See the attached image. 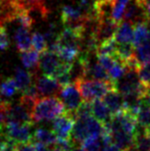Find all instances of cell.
<instances>
[{"label":"cell","instance_id":"cell-1","mask_svg":"<svg viewBox=\"0 0 150 151\" xmlns=\"http://www.w3.org/2000/svg\"><path fill=\"white\" fill-rule=\"evenodd\" d=\"M78 86L84 102L92 103L104 98L109 92L117 90L116 81H102L80 78L74 81Z\"/></svg>","mask_w":150,"mask_h":151},{"label":"cell","instance_id":"cell-2","mask_svg":"<svg viewBox=\"0 0 150 151\" xmlns=\"http://www.w3.org/2000/svg\"><path fill=\"white\" fill-rule=\"evenodd\" d=\"M65 111L62 101L57 97L38 98L33 107V121L34 122L55 121Z\"/></svg>","mask_w":150,"mask_h":151},{"label":"cell","instance_id":"cell-3","mask_svg":"<svg viewBox=\"0 0 150 151\" xmlns=\"http://www.w3.org/2000/svg\"><path fill=\"white\" fill-rule=\"evenodd\" d=\"M60 100L64 105L66 112L73 115H76L77 111L84 102L80 90L75 82L62 87L60 93Z\"/></svg>","mask_w":150,"mask_h":151},{"label":"cell","instance_id":"cell-4","mask_svg":"<svg viewBox=\"0 0 150 151\" xmlns=\"http://www.w3.org/2000/svg\"><path fill=\"white\" fill-rule=\"evenodd\" d=\"M32 124H17V122H8L5 128V135L8 141L14 145L25 144L33 141L34 135L31 133Z\"/></svg>","mask_w":150,"mask_h":151},{"label":"cell","instance_id":"cell-5","mask_svg":"<svg viewBox=\"0 0 150 151\" xmlns=\"http://www.w3.org/2000/svg\"><path fill=\"white\" fill-rule=\"evenodd\" d=\"M76 124L75 115L65 111L64 114L54 121L52 128L58 140H71L72 132Z\"/></svg>","mask_w":150,"mask_h":151},{"label":"cell","instance_id":"cell-6","mask_svg":"<svg viewBox=\"0 0 150 151\" xmlns=\"http://www.w3.org/2000/svg\"><path fill=\"white\" fill-rule=\"evenodd\" d=\"M120 24L121 23L115 21L113 18L98 20L94 33V35L97 39L98 45L102 44V43L106 41L115 39V35Z\"/></svg>","mask_w":150,"mask_h":151},{"label":"cell","instance_id":"cell-7","mask_svg":"<svg viewBox=\"0 0 150 151\" xmlns=\"http://www.w3.org/2000/svg\"><path fill=\"white\" fill-rule=\"evenodd\" d=\"M62 61L56 53H53L47 50L40 55V61H39V67L44 76L56 78L57 75L60 72L61 68Z\"/></svg>","mask_w":150,"mask_h":151},{"label":"cell","instance_id":"cell-8","mask_svg":"<svg viewBox=\"0 0 150 151\" xmlns=\"http://www.w3.org/2000/svg\"><path fill=\"white\" fill-rule=\"evenodd\" d=\"M34 84L38 94L43 97H55V95L60 94L62 89L61 85L55 78L47 77L42 75L41 77H34Z\"/></svg>","mask_w":150,"mask_h":151},{"label":"cell","instance_id":"cell-9","mask_svg":"<svg viewBox=\"0 0 150 151\" xmlns=\"http://www.w3.org/2000/svg\"><path fill=\"white\" fill-rule=\"evenodd\" d=\"M113 144L121 151H131L135 148V136L126 133L122 129L112 133Z\"/></svg>","mask_w":150,"mask_h":151},{"label":"cell","instance_id":"cell-10","mask_svg":"<svg viewBox=\"0 0 150 151\" xmlns=\"http://www.w3.org/2000/svg\"><path fill=\"white\" fill-rule=\"evenodd\" d=\"M103 102L108 107V109L111 111L113 116L124 110L123 97L118 90H113L109 92L103 98Z\"/></svg>","mask_w":150,"mask_h":151},{"label":"cell","instance_id":"cell-11","mask_svg":"<svg viewBox=\"0 0 150 151\" xmlns=\"http://www.w3.org/2000/svg\"><path fill=\"white\" fill-rule=\"evenodd\" d=\"M92 107V115L98 122H100L102 124H106L111 122L113 115L111 111L108 109V107L103 102V101L98 100L91 103Z\"/></svg>","mask_w":150,"mask_h":151},{"label":"cell","instance_id":"cell-12","mask_svg":"<svg viewBox=\"0 0 150 151\" xmlns=\"http://www.w3.org/2000/svg\"><path fill=\"white\" fill-rule=\"evenodd\" d=\"M14 41L17 50L23 53L28 50H31L32 47V35L29 29L18 27L14 34Z\"/></svg>","mask_w":150,"mask_h":151},{"label":"cell","instance_id":"cell-13","mask_svg":"<svg viewBox=\"0 0 150 151\" xmlns=\"http://www.w3.org/2000/svg\"><path fill=\"white\" fill-rule=\"evenodd\" d=\"M150 31L148 28V23H139L134 26V37L132 44L135 48L143 46L149 41Z\"/></svg>","mask_w":150,"mask_h":151},{"label":"cell","instance_id":"cell-14","mask_svg":"<svg viewBox=\"0 0 150 151\" xmlns=\"http://www.w3.org/2000/svg\"><path fill=\"white\" fill-rule=\"evenodd\" d=\"M134 37V26L129 22L122 21L115 35V40L118 44H126L132 43Z\"/></svg>","mask_w":150,"mask_h":151},{"label":"cell","instance_id":"cell-15","mask_svg":"<svg viewBox=\"0 0 150 151\" xmlns=\"http://www.w3.org/2000/svg\"><path fill=\"white\" fill-rule=\"evenodd\" d=\"M35 77V74H32L25 69L17 68L15 70L14 74V81L17 82V85L18 87V90L25 91L28 87H30L34 83V79Z\"/></svg>","mask_w":150,"mask_h":151},{"label":"cell","instance_id":"cell-16","mask_svg":"<svg viewBox=\"0 0 150 151\" xmlns=\"http://www.w3.org/2000/svg\"><path fill=\"white\" fill-rule=\"evenodd\" d=\"M34 140L35 142H40L47 146H54L57 144L58 139L56 134L53 132V130H48L44 128H38L34 133Z\"/></svg>","mask_w":150,"mask_h":151},{"label":"cell","instance_id":"cell-17","mask_svg":"<svg viewBox=\"0 0 150 151\" xmlns=\"http://www.w3.org/2000/svg\"><path fill=\"white\" fill-rule=\"evenodd\" d=\"M40 54L35 50H28L26 52L21 53V62L23 66L26 69H30L33 71V73L35 74V71L37 69V66L39 65L40 61Z\"/></svg>","mask_w":150,"mask_h":151},{"label":"cell","instance_id":"cell-18","mask_svg":"<svg viewBox=\"0 0 150 151\" xmlns=\"http://www.w3.org/2000/svg\"><path fill=\"white\" fill-rule=\"evenodd\" d=\"M137 122L141 128L146 130L150 127V104L146 101H143L137 113Z\"/></svg>","mask_w":150,"mask_h":151},{"label":"cell","instance_id":"cell-19","mask_svg":"<svg viewBox=\"0 0 150 151\" xmlns=\"http://www.w3.org/2000/svg\"><path fill=\"white\" fill-rule=\"evenodd\" d=\"M135 150L136 151H150V135L146 130L138 131L135 135Z\"/></svg>","mask_w":150,"mask_h":151},{"label":"cell","instance_id":"cell-20","mask_svg":"<svg viewBox=\"0 0 150 151\" xmlns=\"http://www.w3.org/2000/svg\"><path fill=\"white\" fill-rule=\"evenodd\" d=\"M118 46H119V44H118L115 39H112V40L106 41L102 43V44H100L96 52L97 57L98 55H110V57L116 58Z\"/></svg>","mask_w":150,"mask_h":151},{"label":"cell","instance_id":"cell-21","mask_svg":"<svg viewBox=\"0 0 150 151\" xmlns=\"http://www.w3.org/2000/svg\"><path fill=\"white\" fill-rule=\"evenodd\" d=\"M32 47L33 49L38 52L39 54H42L46 52L49 48L48 42H47L45 35L38 32H34L32 35Z\"/></svg>","mask_w":150,"mask_h":151},{"label":"cell","instance_id":"cell-22","mask_svg":"<svg viewBox=\"0 0 150 151\" xmlns=\"http://www.w3.org/2000/svg\"><path fill=\"white\" fill-rule=\"evenodd\" d=\"M18 87L14 78H7L0 83V96L4 98H11L17 93Z\"/></svg>","mask_w":150,"mask_h":151},{"label":"cell","instance_id":"cell-23","mask_svg":"<svg viewBox=\"0 0 150 151\" xmlns=\"http://www.w3.org/2000/svg\"><path fill=\"white\" fill-rule=\"evenodd\" d=\"M138 76L141 82L148 88L150 87V63L147 64H141L137 70Z\"/></svg>","mask_w":150,"mask_h":151},{"label":"cell","instance_id":"cell-24","mask_svg":"<svg viewBox=\"0 0 150 151\" xmlns=\"http://www.w3.org/2000/svg\"><path fill=\"white\" fill-rule=\"evenodd\" d=\"M11 103L0 101V132L6 128L8 124V113H9Z\"/></svg>","mask_w":150,"mask_h":151},{"label":"cell","instance_id":"cell-25","mask_svg":"<svg viewBox=\"0 0 150 151\" xmlns=\"http://www.w3.org/2000/svg\"><path fill=\"white\" fill-rule=\"evenodd\" d=\"M97 58H97L98 61L100 62V64L103 67L107 72H109V71L119 62V60H118L116 58L110 57V55H98Z\"/></svg>","mask_w":150,"mask_h":151},{"label":"cell","instance_id":"cell-26","mask_svg":"<svg viewBox=\"0 0 150 151\" xmlns=\"http://www.w3.org/2000/svg\"><path fill=\"white\" fill-rule=\"evenodd\" d=\"M84 151H101L100 138H88L81 145Z\"/></svg>","mask_w":150,"mask_h":151},{"label":"cell","instance_id":"cell-27","mask_svg":"<svg viewBox=\"0 0 150 151\" xmlns=\"http://www.w3.org/2000/svg\"><path fill=\"white\" fill-rule=\"evenodd\" d=\"M10 40L4 26L0 27V52H4L9 48Z\"/></svg>","mask_w":150,"mask_h":151},{"label":"cell","instance_id":"cell-28","mask_svg":"<svg viewBox=\"0 0 150 151\" xmlns=\"http://www.w3.org/2000/svg\"><path fill=\"white\" fill-rule=\"evenodd\" d=\"M15 151H35L34 144H32V142H30L15 145Z\"/></svg>","mask_w":150,"mask_h":151},{"label":"cell","instance_id":"cell-29","mask_svg":"<svg viewBox=\"0 0 150 151\" xmlns=\"http://www.w3.org/2000/svg\"><path fill=\"white\" fill-rule=\"evenodd\" d=\"M8 142H9V141H8V139L6 137L5 132L1 131V132H0V151L5 150V148L8 145Z\"/></svg>","mask_w":150,"mask_h":151},{"label":"cell","instance_id":"cell-30","mask_svg":"<svg viewBox=\"0 0 150 151\" xmlns=\"http://www.w3.org/2000/svg\"><path fill=\"white\" fill-rule=\"evenodd\" d=\"M35 151H51V148H48V146L40 144V142H34Z\"/></svg>","mask_w":150,"mask_h":151},{"label":"cell","instance_id":"cell-31","mask_svg":"<svg viewBox=\"0 0 150 151\" xmlns=\"http://www.w3.org/2000/svg\"><path fill=\"white\" fill-rule=\"evenodd\" d=\"M102 151H121V150L113 144V145H110L107 146H104Z\"/></svg>","mask_w":150,"mask_h":151},{"label":"cell","instance_id":"cell-32","mask_svg":"<svg viewBox=\"0 0 150 151\" xmlns=\"http://www.w3.org/2000/svg\"><path fill=\"white\" fill-rule=\"evenodd\" d=\"M144 10H145V15H146L147 22L150 24V2L146 3L144 5Z\"/></svg>","mask_w":150,"mask_h":151},{"label":"cell","instance_id":"cell-33","mask_svg":"<svg viewBox=\"0 0 150 151\" xmlns=\"http://www.w3.org/2000/svg\"><path fill=\"white\" fill-rule=\"evenodd\" d=\"M4 151H15V145L13 144V142H8L7 147L5 148V150H4Z\"/></svg>","mask_w":150,"mask_h":151},{"label":"cell","instance_id":"cell-34","mask_svg":"<svg viewBox=\"0 0 150 151\" xmlns=\"http://www.w3.org/2000/svg\"><path fill=\"white\" fill-rule=\"evenodd\" d=\"M71 151H84V150H83V148H82V147H78V146H77V147H76V146H75V147Z\"/></svg>","mask_w":150,"mask_h":151},{"label":"cell","instance_id":"cell-35","mask_svg":"<svg viewBox=\"0 0 150 151\" xmlns=\"http://www.w3.org/2000/svg\"><path fill=\"white\" fill-rule=\"evenodd\" d=\"M108 1H115V0H95V3H101V2H108Z\"/></svg>","mask_w":150,"mask_h":151},{"label":"cell","instance_id":"cell-36","mask_svg":"<svg viewBox=\"0 0 150 151\" xmlns=\"http://www.w3.org/2000/svg\"><path fill=\"white\" fill-rule=\"evenodd\" d=\"M146 101L150 104V97H147V98H146Z\"/></svg>","mask_w":150,"mask_h":151},{"label":"cell","instance_id":"cell-37","mask_svg":"<svg viewBox=\"0 0 150 151\" xmlns=\"http://www.w3.org/2000/svg\"><path fill=\"white\" fill-rule=\"evenodd\" d=\"M131 151H136V150H135V148H134V149H132Z\"/></svg>","mask_w":150,"mask_h":151},{"label":"cell","instance_id":"cell-38","mask_svg":"<svg viewBox=\"0 0 150 151\" xmlns=\"http://www.w3.org/2000/svg\"><path fill=\"white\" fill-rule=\"evenodd\" d=\"M148 42H149V44H150V39H149V41H148Z\"/></svg>","mask_w":150,"mask_h":151}]
</instances>
